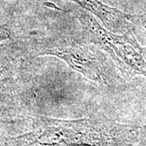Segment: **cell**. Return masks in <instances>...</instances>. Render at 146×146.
<instances>
[{"mask_svg": "<svg viewBox=\"0 0 146 146\" xmlns=\"http://www.w3.org/2000/svg\"><path fill=\"white\" fill-rule=\"evenodd\" d=\"M33 54L50 55L60 58L86 78L107 87H115L119 77L106 58L92 46L60 36H46L32 43Z\"/></svg>", "mask_w": 146, "mask_h": 146, "instance_id": "2", "label": "cell"}, {"mask_svg": "<svg viewBox=\"0 0 146 146\" xmlns=\"http://www.w3.org/2000/svg\"><path fill=\"white\" fill-rule=\"evenodd\" d=\"M9 37L8 33L6 31L5 29H0V42L4 41L6 39H7Z\"/></svg>", "mask_w": 146, "mask_h": 146, "instance_id": "6", "label": "cell"}, {"mask_svg": "<svg viewBox=\"0 0 146 146\" xmlns=\"http://www.w3.org/2000/svg\"><path fill=\"white\" fill-rule=\"evenodd\" d=\"M78 19L87 39L109 54L126 78H146V46L139 43L133 31L123 34L110 31L84 11H79Z\"/></svg>", "mask_w": 146, "mask_h": 146, "instance_id": "3", "label": "cell"}, {"mask_svg": "<svg viewBox=\"0 0 146 146\" xmlns=\"http://www.w3.org/2000/svg\"><path fill=\"white\" fill-rule=\"evenodd\" d=\"M11 98L9 96H0V115H2L4 110L11 106Z\"/></svg>", "mask_w": 146, "mask_h": 146, "instance_id": "5", "label": "cell"}, {"mask_svg": "<svg viewBox=\"0 0 146 146\" xmlns=\"http://www.w3.org/2000/svg\"><path fill=\"white\" fill-rule=\"evenodd\" d=\"M94 15L110 31L123 34L132 31L137 17L102 3L100 0H69Z\"/></svg>", "mask_w": 146, "mask_h": 146, "instance_id": "4", "label": "cell"}, {"mask_svg": "<svg viewBox=\"0 0 146 146\" xmlns=\"http://www.w3.org/2000/svg\"><path fill=\"white\" fill-rule=\"evenodd\" d=\"M133 129L106 118L76 120L39 118L33 130L11 138L9 146H123Z\"/></svg>", "mask_w": 146, "mask_h": 146, "instance_id": "1", "label": "cell"}]
</instances>
